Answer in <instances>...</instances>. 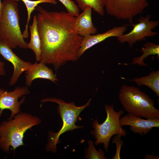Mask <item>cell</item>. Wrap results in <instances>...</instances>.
Here are the masks:
<instances>
[{"instance_id": "cell-1", "label": "cell", "mask_w": 159, "mask_h": 159, "mask_svg": "<svg viewBox=\"0 0 159 159\" xmlns=\"http://www.w3.org/2000/svg\"><path fill=\"white\" fill-rule=\"evenodd\" d=\"M37 9L42 51L39 62L52 65L57 70L68 62L77 61L83 37L74 30L76 17L64 11H48L41 6Z\"/></svg>"}, {"instance_id": "cell-2", "label": "cell", "mask_w": 159, "mask_h": 159, "mask_svg": "<svg viewBox=\"0 0 159 159\" xmlns=\"http://www.w3.org/2000/svg\"><path fill=\"white\" fill-rule=\"evenodd\" d=\"M41 122L37 116L21 112L3 121L0 124V149L8 153L10 147L14 151L19 147L25 145L23 140L25 133Z\"/></svg>"}, {"instance_id": "cell-3", "label": "cell", "mask_w": 159, "mask_h": 159, "mask_svg": "<svg viewBox=\"0 0 159 159\" xmlns=\"http://www.w3.org/2000/svg\"><path fill=\"white\" fill-rule=\"evenodd\" d=\"M18 4L13 0L1 3L0 16V39L11 48H27L19 24Z\"/></svg>"}, {"instance_id": "cell-4", "label": "cell", "mask_w": 159, "mask_h": 159, "mask_svg": "<svg viewBox=\"0 0 159 159\" xmlns=\"http://www.w3.org/2000/svg\"><path fill=\"white\" fill-rule=\"evenodd\" d=\"M119 98L128 113L146 119H159V110L155 107L154 100L138 87L123 85Z\"/></svg>"}, {"instance_id": "cell-5", "label": "cell", "mask_w": 159, "mask_h": 159, "mask_svg": "<svg viewBox=\"0 0 159 159\" xmlns=\"http://www.w3.org/2000/svg\"><path fill=\"white\" fill-rule=\"evenodd\" d=\"M91 100L90 99L86 104L80 107L76 106L73 102L67 103L64 100L55 97H48L40 101V102H50L58 104L57 112L63 121L62 127L58 132H49L48 142L45 147L46 150L55 153L57 151L56 145L61 134L67 131L83 127L82 126H77L75 123L80 113L90 105Z\"/></svg>"}, {"instance_id": "cell-6", "label": "cell", "mask_w": 159, "mask_h": 159, "mask_svg": "<svg viewBox=\"0 0 159 159\" xmlns=\"http://www.w3.org/2000/svg\"><path fill=\"white\" fill-rule=\"evenodd\" d=\"M105 108L107 113L106 120L101 124L98 123L97 119L94 120L92 124L94 130L91 131V134L96 139L95 145L103 144L104 149L107 151L112 136L120 135L124 137L127 133L126 130L122 128L120 122V117L123 113V111L120 110L115 111L112 104H105Z\"/></svg>"}, {"instance_id": "cell-7", "label": "cell", "mask_w": 159, "mask_h": 159, "mask_svg": "<svg viewBox=\"0 0 159 159\" xmlns=\"http://www.w3.org/2000/svg\"><path fill=\"white\" fill-rule=\"evenodd\" d=\"M148 5V0H105V8L108 14L132 24L134 17Z\"/></svg>"}, {"instance_id": "cell-8", "label": "cell", "mask_w": 159, "mask_h": 159, "mask_svg": "<svg viewBox=\"0 0 159 159\" xmlns=\"http://www.w3.org/2000/svg\"><path fill=\"white\" fill-rule=\"evenodd\" d=\"M151 15L147 14L141 16L138 20V23L132 24V29L126 34H123L117 37L121 43H127L132 47L137 42L145 39L146 37H153L158 35L157 32L153 31L159 24V20H150Z\"/></svg>"}, {"instance_id": "cell-9", "label": "cell", "mask_w": 159, "mask_h": 159, "mask_svg": "<svg viewBox=\"0 0 159 159\" xmlns=\"http://www.w3.org/2000/svg\"><path fill=\"white\" fill-rule=\"evenodd\" d=\"M29 93L28 87H17L13 91L9 92L0 88V117L5 109L11 112L9 119L21 112L20 106L25 101V95Z\"/></svg>"}, {"instance_id": "cell-10", "label": "cell", "mask_w": 159, "mask_h": 159, "mask_svg": "<svg viewBox=\"0 0 159 159\" xmlns=\"http://www.w3.org/2000/svg\"><path fill=\"white\" fill-rule=\"evenodd\" d=\"M0 54L13 65V72L9 85L10 86L14 85L16 83L21 74L28 70L32 64L21 59L13 52L11 48L1 39Z\"/></svg>"}, {"instance_id": "cell-11", "label": "cell", "mask_w": 159, "mask_h": 159, "mask_svg": "<svg viewBox=\"0 0 159 159\" xmlns=\"http://www.w3.org/2000/svg\"><path fill=\"white\" fill-rule=\"evenodd\" d=\"M130 113L120 118L121 126H130L129 129L132 132L143 136L146 135L153 127H159V119H144Z\"/></svg>"}, {"instance_id": "cell-12", "label": "cell", "mask_w": 159, "mask_h": 159, "mask_svg": "<svg viewBox=\"0 0 159 159\" xmlns=\"http://www.w3.org/2000/svg\"><path fill=\"white\" fill-rule=\"evenodd\" d=\"M127 27L126 25L115 26L104 33L89 35L83 37L78 52L79 58L86 50L95 45L107 38L117 37L124 34L127 29Z\"/></svg>"}, {"instance_id": "cell-13", "label": "cell", "mask_w": 159, "mask_h": 159, "mask_svg": "<svg viewBox=\"0 0 159 159\" xmlns=\"http://www.w3.org/2000/svg\"><path fill=\"white\" fill-rule=\"evenodd\" d=\"M39 62L32 64L29 69L25 72V83L28 87H30L33 81L38 78L48 80L54 83L58 81L53 70L46 64Z\"/></svg>"}, {"instance_id": "cell-14", "label": "cell", "mask_w": 159, "mask_h": 159, "mask_svg": "<svg viewBox=\"0 0 159 159\" xmlns=\"http://www.w3.org/2000/svg\"><path fill=\"white\" fill-rule=\"evenodd\" d=\"M92 9L87 6L82 13L76 17L74 29L79 35L84 37L95 34L97 28L94 25L92 20Z\"/></svg>"}, {"instance_id": "cell-15", "label": "cell", "mask_w": 159, "mask_h": 159, "mask_svg": "<svg viewBox=\"0 0 159 159\" xmlns=\"http://www.w3.org/2000/svg\"><path fill=\"white\" fill-rule=\"evenodd\" d=\"M31 39L30 42L27 43V48L30 49L34 52L35 55L37 62H39L41 58L42 51L41 43L38 32L36 15L34 16L32 24L29 25Z\"/></svg>"}, {"instance_id": "cell-16", "label": "cell", "mask_w": 159, "mask_h": 159, "mask_svg": "<svg viewBox=\"0 0 159 159\" xmlns=\"http://www.w3.org/2000/svg\"><path fill=\"white\" fill-rule=\"evenodd\" d=\"M140 86H146L159 97V71H153L146 76L135 78L130 80Z\"/></svg>"}, {"instance_id": "cell-17", "label": "cell", "mask_w": 159, "mask_h": 159, "mask_svg": "<svg viewBox=\"0 0 159 159\" xmlns=\"http://www.w3.org/2000/svg\"><path fill=\"white\" fill-rule=\"evenodd\" d=\"M140 51L143 52L141 56L134 58L132 62L130 63H124L126 65L137 64L141 66H147L148 64L145 63L144 60L150 55H156L158 59L159 58V45L155 43L148 42L143 45V47Z\"/></svg>"}, {"instance_id": "cell-18", "label": "cell", "mask_w": 159, "mask_h": 159, "mask_svg": "<svg viewBox=\"0 0 159 159\" xmlns=\"http://www.w3.org/2000/svg\"><path fill=\"white\" fill-rule=\"evenodd\" d=\"M15 1H21L23 2L25 5L27 12V22L25 26V28L22 34L24 38H26L29 37L28 31V25L31 19V15L35 9L36 7L40 4L44 3H47L56 4L57 2L55 0H38L32 1L31 0H13Z\"/></svg>"}, {"instance_id": "cell-19", "label": "cell", "mask_w": 159, "mask_h": 159, "mask_svg": "<svg viewBox=\"0 0 159 159\" xmlns=\"http://www.w3.org/2000/svg\"><path fill=\"white\" fill-rule=\"evenodd\" d=\"M78 6L84 11L88 6L101 16L105 14V0H74Z\"/></svg>"}, {"instance_id": "cell-20", "label": "cell", "mask_w": 159, "mask_h": 159, "mask_svg": "<svg viewBox=\"0 0 159 159\" xmlns=\"http://www.w3.org/2000/svg\"><path fill=\"white\" fill-rule=\"evenodd\" d=\"M88 147L85 151V157L87 159H107L105 156V153L100 148L97 151L94 145L93 142L90 140L88 141Z\"/></svg>"}, {"instance_id": "cell-21", "label": "cell", "mask_w": 159, "mask_h": 159, "mask_svg": "<svg viewBox=\"0 0 159 159\" xmlns=\"http://www.w3.org/2000/svg\"><path fill=\"white\" fill-rule=\"evenodd\" d=\"M65 6L67 12L69 14L76 17L79 14L80 10L78 6L72 0H58Z\"/></svg>"}, {"instance_id": "cell-22", "label": "cell", "mask_w": 159, "mask_h": 159, "mask_svg": "<svg viewBox=\"0 0 159 159\" xmlns=\"http://www.w3.org/2000/svg\"><path fill=\"white\" fill-rule=\"evenodd\" d=\"M121 135H116L112 138V143H115L116 147V150L115 155L112 159H120V153L121 147L124 144V142L121 138Z\"/></svg>"}, {"instance_id": "cell-23", "label": "cell", "mask_w": 159, "mask_h": 159, "mask_svg": "<svg viewBox=\"0 0 159 159\" xmlns=\"http://www.w3.org/2000/svg\"><path fill=\"white\" fill-rule=\"evenodd\" d=\"M5 64L4 62L1 61L0 57V76H4L5 74L4 69Z\"/></svg>"}, {"instance_id": "cell-24", "label": "cell", "mask_w": 159, "mask_h": 159, "mask_svg": "<svg viewBox=\"0 0 159 159\" xmlns=\"http://www.w3.org/2000/svg\"><path fill=\"white\" fill-rule=\"evenodd\" d=\"M144 158L145 159H159V157L152 154H147L145 155Z\"/></svg>"}, {"instance_id": "cell-25", "label": "cell", "mask_w": 159, "mask_h": 159, "mask_svg": "<svg viewBox=\"0 0 159 159\" xmlns=\"http://www.w3.org/2000/svg\"><path fill=\"white\" fill-rule=\"evenodd\" d=\"M1 0H0V16L1 14Z\"/></svg>"}]
</instances>
